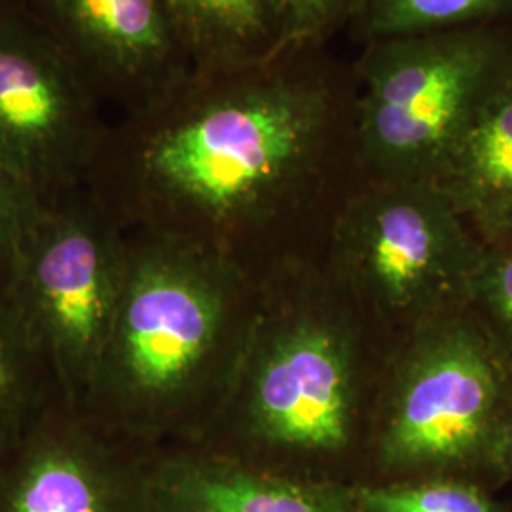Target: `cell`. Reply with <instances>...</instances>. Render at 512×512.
I'll list each match as a JSON object with an SVG mask.
<instances>
[{
    "instance_id": "cell-1",
    "label": "cell",
    "mask_w": 512,
    "mask_h": 512,
    "mask_svg": "<svg viewBox=\"0 0 512 512\" xmlns=\"http://www.w3.org/2000/svg\"><path fill=\"white\" fill-rule=\"evenodd\" d=\"M389 346L319 258L260 275L253 329L236 378L198 446L283 475L327 480L368 452Z\"/></svg>"
},
{
    "instance_id": "cell-2",
    "label": "cell",
    "mask_w": 512,
    "mask_h": 512,
    "mask_svg": "<svg viewBox=\"0 0 512 512\" xmlns=\"http://www.w3.org/2000/svg\"><path fill=\"white\" fill-rule=\"evenodd\" d=\"M260 279L192 239L128 226L109 336L82 406L150 446L196 444L253 329Z\"/></svg>"
},
{
    "instance_id": "cell-3",
    "label": "cell",
    "mask_w": 512,
    "mask_h": 512,
    "mask_svg": "<svg viewBox=\"0 0 512 512\" xmlns=\"http://www.w3.org/2000/svg\"><path fill=\"white\" fill-rule=\"evenodd\" d=\"M327 101L272 80L220 95L145 135L88 184L126 226L192 239L258 277L256 234L319 156Z\"/></svg>"
},
{
    "instance_id": "cell-4",
    "label": "cell",
    "mask_w": 512,
    "mask_h": 512,
    "mask_svg": "<svg viewBox=\"0 0 512 512\" xmlns=\"http://www.w3.org/2000/svg\"><path fill=\"white\" fill-rule=\"evenodd\" d=\"M511 408V357L471 308L450 313L389 348L366 458L393 480L494 465Z\"/></svg>"
},
{
    "instance_id": "cell-5",
    "label": "cell",
    "mask_w": 512,
    "mask_h": 512,
    "mask_svg": "<svg viewBox=\"0 0 512 512\" xmlns=\"http://www.w3.org/2000/svg\"><path fill=\"white\" fill-rule=\"evenodd\" d=\"M482 251L437 184L372 179L344 203L319 262L391 348L469 308Z\"/></svg>"
},
{
    "instance_id": "cell-6",
    "label": "cell",
    "mask_w": 512,
    "mask_h": 512,
    "mask_svg": "<svg viewBox=\"0 0 512 512\" xmlns=\"http://www.w3.org/2000/svg\"><path fill=\"white\" fill-rule=\"evenodd\" d=\"M128 226L90 184L42 205L12 298L54 368L67 404L82 410L109 336L126 264Z\"/></svg>"
},
{
    "instance_id": "cell-7",
    "label": "cell",
    "mask_w": 512,
    "mask_h": 512,
    "mask_svg": "<svg viewBox=\"0 0 512 512\" xmlns=\"http://www.w3.org/2000/svg\"><path fill=\"white\" fill-rule=\"evenodd\" d=\"M505 65L494 40L473 31L380 40L366 59L357 128L372 179L437 183Z\"/></svg>"
},
{
    "instance_id": "cell-8",
    "label": "cell",
    "mask_w": 512,
    "mask_h": 512,
    "mask_svg": "<svg viewBox=\"0 0 512 512\" xmlns=\"http://www.w3.org/2000/svg\"><path fill=\"white\" fill-rule=\"evenodd\" d=\"M103 147L69 61L0 21V164L48 205L88 184Z\"/></svg>"
},
{
    "instance_id": "cell-9",
    "label": "cell",
    "mask_w": 512,
    "mask_h": 512,
    "mask_svg": "<svg viewBox=\"0 0 512 512\" xmlns=\"http://www.w3.org/2000/svg\"><path fill=\"white\" fill-rule=\"evenodd\" d=\"M156 448L57 404L0 454V512H143Z\"/></svg>"
},
{
    "instance_id": "cell-10",
    "label": "cell",
    "mask_w": 512,
    "mask_h": 512,
    "mask_svg": "<svg viewBox=\"0 0 512 512\" xmlns=\"http://www.w3.org/2000/svg\"><path fill=\"white\" fill-rule=\"evenodd\" d=\"M143 512H361L353 484L283 475L198 444L158 446Z\"/></svg>"
},
{
    "instance_id": "cell-11",
    "label": "cell",
    "mask_w": 512,
    "mask_h": 512,
    "mask_svg": "<svg viewBox=\"0 0 512 512\" xmlns=\"http://www.w3.org/2000/svg\"><path fill=\"white\" fill-rule=\"evenodd\" d=\"M435 184L482 243L511 230L512 65L480 101Z\"/></svg>"
},
{
    "instance_id": "cell-12",
    "label": "cell",
    "mask_w": 512,
    "mask_h": 512,
    "mask_svg": "<svg viewBox=\"0 0 512 512\" xmlns=\"http://www.w3.org/2000/svg\"><path fill=\"white\" fill-rule=\"evenodd\" d=\"M71 37L112 71L139 74L162 63L171 21L162 0H50Z\"/></svg>"
},
{
    "instance_id": "cell-13",
    "label": "cell",
    "mask_w": 512,
    "mask_h": 512,
    "mask_svg": "<svg viewBox=\"0 0 512 512\" xmlns=\"http://www.w3.org/2000/svg\"><path fill=\"white\" fill-rule=\"evenodd\" d=\"M61 403L67 401L54 368L12 294L0 291V454Z\"/></svg>"
},
{
    "instance_id": "cell-14",
    "label": "cell",
    "mask_w": 512,
    "mask_h": 512,
    "mask_svg": "<svg viewBox=\"0 0 512 512\" xmlns=\"http://www.w3.org/2000/svg\"><path fill=\"white\" fill-rule=\"evenodd\" d=\"M171 25L217 55L255 54L287 40L279 0H162Z\"/></svg>"
},
{
    "instance_id": "cell-15",
    "label": "cell",
    "mask_w": 512,
    "mask_h": 512,
    "mask_svg": "<svg viewBox=\"0 0 512 512\" xmlns=\"http://www.w3.org/2000/svg\"><path fill=\"white\" fill-rule=\"evenodd\" d=\"M361 512H503L478 484L459 476H429L353 484Z\"/></svg>"
},
{
    "instance_id": "cell-16",
    "label": "cell",
    "mask_w": 512,
    "mask_h": 512,
    "mask_svg": "<svg viewBox=\"0 0 512 512\" xmlns=\"http://www.w3.org/2000/svg\"><path fill=\"white\" fill-rule=\"evenodd\" d=\"M512 8V0H370L366 31L378 40L458 31Z\"/></svg>"
},
{
    "instance_id": "cell-17",
    "label": "cell",
    "mask_w": 512,
    "mask_h": 512,
    "mask_svg": "<svg viewBox=\"0 0 512 512\" xmlns=\"http://www.w3.org/2000/svg\"><path fill=\"white\" fill-rule=\"evenodd\" d=\"M469 308L512 359V228L484 243Z\"/></svg>"
},
{
    "instance_id": "cell-18",
    "label": "cell",
    "mask_w": 512,
    "mask_h": 512,
    "mask_svg": "<svg viewBox=\"0 0 512 512\" xmlns=\"http://www.w3.org/2000/svg\"><path fill=\"white\" fill-rule=\"evenodd\" d=\"M42 205L0 164V291L12 294L21 255Z\"/></svg>"
},
{
    "instance_id": "cell-19",
    "label": "cell",
    "mask_w": 512,
    "mask_h": 512,
    "mask_svg": "<svg viewBox=\"0 0 512 512\" xmlns=\"http://www.w3.org/2000/svg\"><path fill=\"white\" fill-rule=\"evenodd\" d=\"M283 8L287 40L310 37L361 0H279Z\"/></svg>"
},
{
    "instance_id": "cell-20",
    "label": "cell",
    "mask_w": 512,
    "mask_h": 512,
    "mask_svg": "<svg viewBox=\"0 0 512 512\" xmlns=\"http://www.w3.org/2000/svg\"><path fill=\"white\" fill-rule=\"evenodd\" d=\"M494 467H497L501 473L512 475V408L505 420V425H503L499 442H497Z\"/></svg>"
}]
</instances>
